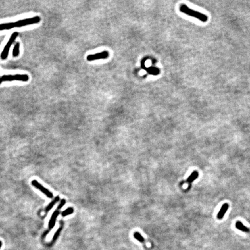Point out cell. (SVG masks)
<instances>
[{
	"label": "cell",
	"instance_id": "1",
	"mask_svg": "<svg viewBox=\"0 0 250 250\" xmlns=\"http://www.w3.org/2000/svg\"><path fill=\"white\" fill-rule=\"evenodd\" d=\"M180 11L190 16L194 17L203 22H206L208 20V17L205 14L189 8L185 4H182L180 7Z\"/></svg>",
	"mask_w": 250,
	"mask_h": 250
},
{
	"label": "cell",
	"instance_id": "2",
	"mask_svg": "<svg viewBox=\"0 0 250 250\" xmlns=\"http://www.w3.org/2000/svg\"><path fill=\"white\" fill-rule=\"evenodd\" d=\"M29 80V76L27 74H15V75H5L0 76V85L3 82L18 81L22 82H27Z\"/></svg>",
	"mask_w": 250,
	"mask_h": 250
},
{
	"label": "cell",
	"instance_id": "3",
	"mask_svg": "<svg viewBox=\"0 0 250 250\" xmlns=\"http://www.w3.org/2000/svg\"><path fill=\"white\" fill-rule=\"evenodd\" d=\"M18 36H19V33H18V32H17V31H15V32H14L12 34L8 42L7 43L5 46H4V48L1 53V55H0V57H1V59L2 60H5L7 59L11 47L12 45L13 44V43L15 41L16 39L17 38Z\"/></svg>",
	"mask_w": 250,
	"mask_h": 250
},
{
	"label": "cell",
	"instance_id": "4",
	"mask_svg": "<svg viewBox=\"0 0 250 250\" xmlns=\"http://www.w3.org/2000/svg\"><path fill=\"white\" fill-rule=\"evenodd\" d=\"M27 26V22L25 19L20 20L14 22L4 23L0 24V31L10 30L15 27H22Z\"/></svg>",
	"mask_w": 250,
	"mask_h": 250
},
{
	"label": "cell",
	"instance_id": "5",
	"mask_svg": "<svg viewBox=\"0 0 250 250\" xmlns=\"http://www.w3.org/2000/svg\"><path fill=\"white\" fill-rule=\"evenodd\" d=\"M31 184L33 186L36 188L37 189H39L41 192H42L44 195H45L47 197L49 198L53 197V193L51 192L49 190L47 189L44 186H43L39 182H38L36 180H34L31 181Z\"/></svg>",
	"mask_w": 250,
	"mask_h": 250
},
{
	"label": "cell",
	"instance_id": "6",
	"mask_svg": "<svg viewBox=\"0 0 250 250\" xmlns=\"http://www.w3.org/2000/svg\"><path fill=\"white\" fill-rule=\"evenodd\" d=\"M109 56V53L107 51H104L101 53L94 54V55H89L87 57V60L89 61H93L98 59H107Z\"/></svg>",
	"mask_w": 250,
	"mask_h": 250
},
{
	"label": "cell",
	"instance_id": "7",
	"mask_svg": "<svg viewBox=\"0 0 250 250\" xmlns=\"http://www.w3.org/2000/svg\"><path fill=\"white\" fill-rule=\"evenodd\" d=\"M59 214H60V213L58 210L55 211L54 213H53V214L51 218V220L49 221V228L50 229H53V227L55 226V224H56V221L57 220V218L58 215H59Z\"/></svg>",
	"mask_w": 250,
	"mask_h": 250
},
{
	"label": "cell",
	"instance_id": "8",
	"mask_svg": "<svg viewBox=\"0 0 250 250\" xmlns=\"http://www.w3.org/2000/svg\"><path fill=\"white\" fill-rule=\"evenodd\" d=\"M228 208H229V205L228 203H225L224 205H222L221 210H220V211H219L217 215V218L218 220H222V219L224 218L226 212L228 210Z\"/></svg>",
	"mask_w": 250,
	"mask_h": 250
},
{
	"label": "cell",
	"instance_id": "9",
	"mask_svg": "<svg viewBox=\"0 0 250 250\" xmlns=\"http://www.w3.org/2000/svg\"><path fill=\"white\" fill-rule=\"evenodd\" d=\"M20 44L19 42L15 43L13 49V52H12L13 57H18L19 55V54H20Z\"/></svg>",
	"mask_w": 250,
	"mask_h": 250
},
{
	"label": "cell",
	"instance_id": "10",
	"mask_svg": "<svg viewBox=\"0 0 250 250\" xmlns=\"http://www.w3.org/2000/svg\"><path fill=\"white\" fill-rule=\"evenodd\" d=\"M235 226H236V228L238 229H239V230H241V231L244 232H246V233H248V232H249V229H248L247 227H246L245 226H244V225L242 224V222H240V221H237V222H236Z\"/></svg>",
	"mask_w": 250,
	"mask_h": 250
},
{
	"label": "cell",
	"instance_id": "11",
	"mask_svg": "<svg viewBox=\"0 0 250 250\" xmlns=\"http://www.w3.org/2000/svg\"><path fill=\"white\" fill-rule=\"evenodd\" d=\"M199 177V173L197 171H193L192 173L191 174V176L188 178L186 182L188 184H191L193 181H195L196 179H197Z\"/></svg>",
	"mask_w": 250,
	"mask_h": 250
},
{
	"label": "cell",
	"instance_id": "12",
	"mask_svg": "<svg viewBox=\"0 0 250 250\" xmlns=\"http://www.w3.org/2000/svg\"><path fill=\"white\" fill-rule=\"evenodd\" d=\"M59 200H60V197H59V196H56V197L55 198V199H54L52 202H51V203H49V204L48 205V206L46 207V209H45V211H46V213H47V212H48V211H49L53 208V207L55 206V205L56 204V203L59 201Z\"/></svg>",
	"mask_w": 250,
	"mask_h": 250
},
{
	"label": "cell",
	"instance_id": "13",
	"mask_svg": "<svg viewBox=\"0 0 250 250\" xmlns=\"http://www.w3.org/2000/svg\"><path fill=\"white\" fill-rule=\"evenodd\" d=\"M133 235H134V238L136 240H137L138 241H139V242H141V243H144V241H145L144 238L142 236L141 234L139 232H135V233H134Z\"/></svg>",
	"mask_w": 250,
	"mask_h": 250
},
{
	"label": "cell",
	"instance_id": "14",
	"mask_svg": "<svg viewBox=\"0 0 250 250\" xmlns=\"http://www.w3.org/2000/svg\"><path fill=\"white\" fill-rule=\"evenodd\" d=\"M73 213H74V209L72 207H68L61 213V215L63 216H66L72 214Z\"/></svg>",
	"mask_w": 250,
	"mask_h": 250
},
{
	"label": "cell",
	"instance_id": "15",
	"mask_svg": "<svg viewBox=\"0 0 250 250\" xmlns=\"http://www.w3.org/2000/svg\"><path fill=\"white\" fill-rule=\"evenodd\" d=\"M61 229H62V226H60V228H59V229L56 232L55 234H54L53 238V241L56 240L57 239L58 236H59V234H60V232H61Z\"/></svg>",
	"mask_w": 250,
	"mask_h": 250
},
{
	"label": "cell",
	"instance_id": "16",
	"mask_svg": "<svg viewBox=\"0 0 250 250\" xmlns=\"http://www.w3.org/2000/svg\"><path fill=\"white\" fill-rule=\"evenodd\" d=\"M66 203V201L65 199H62V200H61V201H60V205H59V206L57 207V210L61 209L63 207V206L65 205Z\"/></svg>",
	"mask_w": 250,
	"mask_h": 250
},
{
	"label": "cell",
	"instance_id": "17",
	"mask_svg": "<svg viewBox=\"0 0 250 250\" xmlns=\"http://www.w3.org/2000/svg\"><path fill=\"white\" fill-rule=\"evenodd\" d=\"M1 246H2V242H1V241H0V248H1Z\"/></svg>",
	"mask_w": 250,
	"mask_h": 250
}]
</instances>
